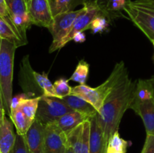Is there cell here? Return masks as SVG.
I'll list each match as a JSON object with an SVG mask.
<instances>
[{
	"mask_svg": "<svg viewBox=\"0 0 154 153\" xmlns=\"http://www.w3.org/2000/svg\"><path fill=\"white\" fill-rule=\"evenodd\" d=\"M132 3L135 5L145 8L154 11V0H135L133 2L132 1Z\"/></svg>",
	"mask_w": 154,
	"mask_h": 153,
	"instance_id": "cell-32",
	"label": "cell"
},
{
	"mask_svg": "<svg viewBox=\"0 0 154 153\" xmlns=\"http://www.w3.org/2000/svg\"><path fill=\"white\" fill-rule=\"evenodd\" d=\"M127 74L126 65L124 62L121 61L116 64L110 76L103 83L95 88L87 86L86 84L77 86L72 88V94L84 99L90 104L99 112L108 94L117 84Z\"/></svg>",
	"mask_w": 154,
	"mask_h": 153,
	"instance_id": "cell-2",
	"label": "cell"
},
{
	"mask_svg": "<svg viewBox=\"0 0 154 153\" xmlns=\"http://www.w3.org/2000/svg\"><path fill=\"white\" fill-rule=\"evenodd\" d=\"M5 117V111L4 106L3 105L0 104V126L2 124Z\"/></svg>",
	"mask_w": 154,
	"mask_h": 153,
	"instance_id": "cell-34",
	"label": "cell"
},
{
	"mask_svg": "<svg viewBox=\"0 0 154 153\" xmlns=\"http://www.w3.org/2000/svg\"><path fill=\"white\" fill-rule=\"evenodd\" d=\"M135 84L129 75H126L113 88L98 112V119L107 144L111 135L118 130L123 114L130 109L134 99Z\"/></svg>",
	"mask_w": 154,
	"mask_h": 153,
	"instance_id": "cell-1",
	"label": "cell"
},
{
	"mask_svg": "<svg viewBox=\"0 0 154 153\" xmlns=\"http://www.w3.org/2000/svg\"><path fill=\"white\" fill-rule=\"evenodd\" d=\"M101 13V10L96 5H84L83 7V10L79 16L76 18L74 22L71 30L69 34L57 44L54 51L61 49L67 43L73 39L75 34L80 32H84L87 29H90V26L93 20L97 15Z\"/></svg>",
	"mask_w": 154,
	"mask_h": 153,
	"instance_id": "cell-7",
	"label": "cell"
},
{
	"mask_svg": "<svg viewBox=\"0 0 154 153\" xmlns=\"http://www.w3.org/2000/svg\"><path fill=\"white\" fill-rule=\"evenodd\" d=\"M109 21L110 20L108 17L100 13L90 23V29L91 30L93 34L102 33L107 31L109 26Z\"/></svg>",
	"mask_w": 154,
	"mask_h": 153,
	"instance_id": "cell-26",
	"label": "cell"
},
{
	"mask_svg": "<svg viewBox=\"0 0 154 153\" xmlns=\"http://www.w3.org/2000/svg\"><path fill=\"white\" fill-rule=\"evenodd\" d=\"M84 4V0H51V9L54 16L63 12L73 10L75 7Z\"/></svg>",
	"mask_w": 154,
	"mask_h": 153,
	"instance_id": "cell-21",
	"label": "cell"
},
{
	"mask_svg": "<svg viewBox=\"0 0 154 153\" xmlns=\"http://www.w3.org/2000/svg\"><path fill=\"white\" fill-rule=\"evenodd\" d=\"M25 2H26V4H28V3L29 2V0H25Z\"/></svg>",
	"mask_w": 154,
	"mask_h": 153,
	"instance_id": "cell-37",
	"label": "cell"
},
{
	"mask_svg": "<svg viewBox=\"0 0 154 153\" xmlns=\"http://www.w3.org/2000/svg\"><path fill=\"white\" fill-rule=\"evenodd\" d=\"M66 153H75V151H74L73 148H72V146H68V148H67V152H66Z\"/></svg>",
	"mask_w": 154,
	"mask_h": 153,
	"instance_id": "cell-35",
	"label": "cell"
},
{
	"mask_svg": "<svg viewBox=\"0 0 154 153\" xmlns=\"http://www.w3.org/2000/svg\"><path fill=\"white\" fill-rule=\"evenodd\" d=\"M82 10L83 8L80 10L63 12L54 16L52 23L48 28L53 37L49 52H54L57 44L69 34L74 22Z\"/></svg>",
	"mask_w": 154,
	"mask_h": 153,
	"instance_id": "cell-5",
	"label": "cell"
},
{
	"mask_svg": "<svg viewBox=\"0 0 154 153\" xmlns=\"http://www.w3.org/2000/svg\"><path fill=\"white\" fill-rule=\"evenodd\" d=\"M0 104L3 105V98H2V92L1 86H0ZM4 106V105H3Z\"/></svg>",
	"mask_w": 154,
	"mask_h": 153,
	"instance_id": "cell-36",
	"label": "cell"
},
{
	"mask_svg": "<svg viewBox=\"0 0 154 153\" xmlns=\"http://www.w3.org/2000/svg\"><path fill=\"white\" fill-rule=\"evenodd\" d=\"M0 39H1V38H0Z\"/></svg>",
	"mask_w": 154,
	"mask_h": 153,
	"instance_id": "cell-39",
	"label": "cell"
},
{
	"mask_svg": "<svg viewBox=\"0 0 154 153\" xmlns=\"http://www.w3.org/2000/svg\"><path fill=\"white\" fill-rule=\"evenodd\" d=\"M141 153H154V135H147Z\"/></svg>",
	"mask_w": 154,
	"mask_h": 153,
	"instance_id": "cell-29",
	"label": "cell"
},
{
	"mask_svg": "<svg viewBox=\"0 0 154 153\" xmlns=\"http://www.w3.org/2000/svg\"><path fill=\"white\" fill-rule=\"evenodd\" d=\"M31 95L29 94L28 93H22V94H19L15 95L14 97L12 98L11 104V110L14 109H16L19 106V105L23 101L26 99L30 98Z\"/></svg>",
	"mask_w": 154,
	"mask_h": 153,
	"instance_id": "cell-28",
	"label": "cell"
},
{
	"mask_svg": "<svg viewBox=\"0 0 154 153\" xmlns=\"http://www.w3.org/2000/svg\"><path fill=\"white\" fill-rule=\"evenodd\" d=\"M40 98L41 95L38 96V97L30 98L26 99L17 107L32 122H34L35 120L36 112H37L38 107V103Z\"/></svg>",
	"mask_w": 154,
	"mask_h": 153,
	"instance_id": "cell-22",
	"label": "cell"
},
{
	"mask_svg": "<svg viewBox=\"0 0 154 153\" xmlns=\"http://www.w3.org/2000/svg\"><path fill=\"white\" fill-rule=\"evenodd\" d=\"M69 80L64 77L60 78L54 82L55 97L63 99L72 93V87L69 84Z\"/></svg>",
	"mask_w": 154,
	"mask_h": 153,
	"instance_id": "cell-25",
	"label": "cell"
},
{
	"mask_svg": "<svg viewBox=\"0 0 154 153\" xmlns=\"http://www.w3.org/2000/svg\"><path fill=\"white\" fill-rule=\"evenodd\" d=\"M89 70H90V64L84 59L81 60L69 80L75 81L78 82L80 85H84L87 82Z\"/></svg>",
	"mask_w": 154,
	"mask_h": 153,
	"instance_id": "cell-24",
	"label": "cell"
},
{
	"mask_svg": "<svg viewBox=\"0 0 154 153\" xmlns=\"http://www.w3.org/2000/svg\"><path fill=\"white\" fill-rule=\"evenodd\" d=\"M124 11L133 23L144 33L150 40H154V11L132 4L126 6Z\"/></svg>",
	"mask_w": 154,
	"mask_h": 153,
	"instance_id": "cell-6",
	"label": "cell"
},
{
	"mask_svg": "<svg viewBox=\"0 0 154 153\" xmlns=\"http://www.w3.org/2000/svg\"><path fill=\"white\" fill-rule=\"evenodd\" d=\"M90 121V139L89 153H105L107 143L98 119V113L92 116Z\"/></svg>",
	"mask_w": 154,
	"mask_h": 153,
	"instance_id": "cell-12",
	"label": "cell"
},
{
	"mask_svg": "<svg viewBox=\"0 0 154 153\" xmlns=\"http://www.w3.org/2000/svg\"><path fill=\"white\" fill-rule=\"evenodd\" d=\"M0 38L5 39L14 44L17 47L26 44L23 40L16 27L8 22L0 16Z\"/></svg>",
	"mask_w": 154,
	"mask_h": 153,
	"instance_id": "cell-15",
	"label": "cell"
},
{
	"mask_svg": "<svg viewBox=\"0 0 154 153\" xmlns=\"http://www.w3.org/2000/svg\"><path fill=\"white\" fill-rule=\"evenodd\" d=\"M72 40L76 43H84L86 40V35L84 32H80L75 34Z\"/></svg>",
	"mask_w": 154,
	"mask_h": 153,
	"instance_id": "cell-33",
	"label": "cell"
},
{
	"mask_svg": "<svg viewBox=\"0 0 154 153\" xmlns=\"http://www.w3.org/2000/svg\"><path fill=\"white\" fill-rule=\"evenodd\" d=\"M131 2V0H109L106 8L102 14L110 20L114 18L123 16L122 12L124 11L126 6Z\"/></svg>",
	"mask_w": 154,
	"mask_h": 153,
	"instance_id": "cell-19",
	"label": "cell"
},
{
	"mask_svg": "<svg viewBox=\"0 0 154 153\" xmlns=\"http://www.w3.org/2000/svg\"><path fill=\"white\" fill-rule=\"evenodd\" d=\"M152 44H153V46H154V40H152ZM153 58H154V56H153Z\"/></svg>",
	"mask_w": 154,
	"mask_h": 153,
	"instance_id": "cell-38",
	"label": "cell"
},
{
	"mask_svg": "<svg viewBox=\"0 0 154 153\" xmlns=\"http://www.w3.org/2000/svg\"><path fill=\"white\" fill-rule=\"evenodd\" d=\"M91 117L78 111L72 110L63 116L61 118L56 121L55 124L66 134L79 125L87 120H90Z\"/></svg>",
	"mask_w": 154,
	"mask_h": 153,
	"instance_id": "cell-14",
	"label": "cell"
},
{
	"mask_svg": "<svg viewBox=\"0 0 154 153\" xmlns=\"http://www.w3.org/2000/svg\"><path fill=\"white\" fill-rule=\"evenodd\" d=\"M11 18L29 15L25 0H5Z\"/></svg>",
	"mask_w": 154,
	"mask_h": 153,
	"instance_id": "cell-23",
	"label": "cell"
},
{
	"mask_svg": "<svg viewBox=\"0 0 154 153\" xmlns=\"http://www.w3.org/2000/svg\"><path fill=\"white\" fill-rule=\"evenodd\" d=\"M130 109L141 118L147 135H154V96L144 100H133Z\"/></svg>",
	"mask_w": 154,
	"mask_h": 153,
	"instance_id": "cell-10",
	"label": "cell"
},
{
	"mask_svg": "<svg viewBox=\"0 0 154 153\" xmlns=\"http://www.w3.org/2000/svg\"><path fill=\"white\" fill-rule=\"evenodd\" d=\"M14 44L0 39V86L2 92L3 105L5 113L10 117L12 100L14 61L17 49Z\"/></svg>",
	"mask_w": 154,
	"mask_h": 153,
	"instance_id": "cell-3",
	"label": "cell"
},
{
	"mask_svg": "<svg viewBox=\"0 0 154 153\" xmlns=\"http://www.w3.org/2000/svg\"><path fill=\"white\" fill-rule=\"evenodd\" d=\"M10 118L16 128L17 134L23 136L27 133L33 123L19 108L11 110Z\"/></svg>",
	"mask_w": 154,
	"mask_h": 153,
	"instance_id": "cell-18",
	"label": "cell"
},
{
	"mask_svg": "<svg viewBox=\"0 0 154 153\" xmlns=\"http://www.w3.org/2000/svg\"><path fill=\"white\" fill-rule=\"evenodd\" d=\"M63 100L67 104L68 106L72 110L82 112V113L86 114L90 117L93 116L96 113H98L96 110L90 104L84 100V99L78 97V96L71 94V95L63 98Z\"/></svg>",
	"mask_w": 154,
	"mask_h": 153,
	"instance_id": "cell-17",
	"label": "cell"
},
{
	"mask_svg": "<svg viewBox=\"0 0 154 153\" xmlns=\"http://www.w3.org/2000/svg\"><path fill=\"white\" fill-rule=\"evenodd\" d=\"M129 145V142L123 140L117 130L108 140L105 153H126Z\"/></svg>",
	"mask_w": 154,
	"mask_h": 153,
	"instance_id": "cell-20",
	"label": "cell"
},
{
	"mask_svg": "<svg viewBox=\"0 0 154 153\" xmlns=\"http://www.w3.org/2000/svg\"><path fill=\"white\" fill-rule=\"evenodd\" d=\"M45 125L35 120L25 134L26 142L29 153L45 152Z\"/></svg>",
	"mask_w": 154,
	"mask_h": 153,
	"instance_id": "cell-11",
	"label": "cell"
},
{
	"mask_svg": "<svg viewBox=\"0 0 154 153\" xmlns=\"http://www.w3.org/2000/svg\"><path fill=\"white\" fill-rule=\"evenodd\" d=\"M11 153H29L26 142L25 135H20L17 134L14 146L13 147Z\"/></svg>",
	"mask_w": 154,
	"mask_h": 153,
	"instance_id": "cell-27",
	"label": "cell"
},
{
	"mask_svg": "<svg viewBox=\"0 0 154 153\" xmlns=\"http://www.w3.org/2000/svg\"><path fill=\"white\" fill-rule=\"evenodd\" d=\"M27 8L32 24L49 28L54 19L51 0H29Z\"/></svg>",
	"mask_w": 154,
	"mask_h": 153,
	"instance_id": "cell-9",
	"label": "cell"
},
{
	"mask_svg": "<svg viewBox=\"0 0 154 153\" xmlns=\"http://www.w3.org/2000/svg\"><path fill=\"white\" fill-rule=\"evenodd\" d=\"M68 146L67 136L64 131L55 123L45 125V153H66Z\"/></svg>",
	"mask_w": 154,
	"mask_h": 153,
	"instance_id": "cell-8",
	"label": "cell"
},
{
	"mask_svg": "<svg viewBox=\"0 0 154 153\" xmlns=\"http://www.w3.org/2000/svg\"><path fill=\"white\" fill-rule=\"evenodd\" d=\"M73 110L63 99L41 95L35 120L44 125L52 124Z\"/></svg>",
	"mask_w": 154,
	"mask_h": 153,
	"instance_id": "cell-4",
	"label": "cell"
},
{
	"mask_svg": "<svg viewBox=\"0 0 154 153\" xmlns=\"http://www.w3.org/2000/svg\"><path fill=\"white\" fill-rule=\"evenodd\" d=\"M31 77L32 82L36 85V88H39L42 93V95L48 97H55L54 84L51 82L46 73H38L31 68Z\"/></svg>",
	"mask_w": 154,
	"mask_h": 153,
	"instance_id": "cell-16",
	"label": "cell"
},
{
	"mask_svg": "<svg viewBox=\"0 0 154 153\" xmlns=\"http://www.w3.org/2000/svg\"><path fill=\"white\" fill-rule=\"evenodd\" d=\"M16 134L13 130V122L5 117L2 124L0 126V153H11L14 146Z\"/></svg>",
	"mask_w": 154,
	"mask_h": 153,
	"instance_id": "cell-13",
	"label": "cell"
},
{
	"mask_svg": "<svg viewBox=\"0 0 154 153\" xmlns=\"http://www.w3.org/2000/svg\"><path fill=\"white\" fill-rule=\"evenodd\" d=\"M0 16L2 17L4 20H5L10 24L14 25L13 22H12L10 14H9L8 10L7 5H6V3L5 0H0Z\"/></svg>",
	"mask_w": 154,
	"mask_h": 153,
	"instance_id": "cell-30",
	"label": "cell"
},
{
	"mask_svg": "<svg viewBox=\"0 0 154 153\" xmlns=\"http://www.w3.org/2000/svg\"><path fill=\"white\" fill-rule=\"evenodd\" d=\"M109 0H84V5H96L100 9L101 13L104 11Z\"/></svg>",
	"mask_w": 154,
	"mask_h": 153,
	"instance_id": "cell-31",
	"label": "cell"
}]
</instances>
